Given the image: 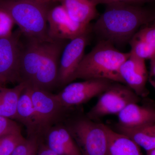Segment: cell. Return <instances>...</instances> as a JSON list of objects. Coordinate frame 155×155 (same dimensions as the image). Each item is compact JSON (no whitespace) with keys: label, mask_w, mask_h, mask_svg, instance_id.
<instances>
[{"label":"cell","mask_w":155,"mask_h":155,"mask_svg":"<svg viewBox=\"0 0 155 155\" xmlns=\"http://www.w3.org/2000/svg\"><path fill=\"white\" fill-rule=\"evenodd\" d=\"M155 15L135 4L119 2L106 5L95 23L94 30L102 40L115 46L129 43L140 27L153 22Z\"/></svg>","instance_id":"6da1fadb"},{"label":"cell","mask_w":155,"mask_h":155,"mask_svg":"<svg viewBox=\"0 0 155 155\" xmlns=\"http://www.w3.org/2000/svg\"><path fill=\"white\" fill-rule=\"evenodd\" d=\"M130 55V52L120 51L110 42L101 40L84 57L74 80L77 78L84 80L105 79L124 84L120 69Z\"/></svg>","instance_id":"7a4b0ae2"},{"label":"cell","mask_w":155,"mask_h":155,"mask_svg":"<svg viewBox=\"0 0 155 155\" xmlns=\"http://www.w3.org/2000/svg\"><path fill=\"white\" fill-rule=\"evenodd\" d=\"M51 5L37 0H0V8L11 15L22 36L42 41L52 40L48 35Z\"/></svg>","instance_id":"3957f363"},{"label":"cell","mask_w":155,"mask_h":155,"mask_svg":"<svg viewBox=\"0 0 155 155\" xmlns=\"http://www.w3.org/2000/svg\"><path fill=\"white\" fill-rule=\"evenodd\" d=\"M64 123L82 155H108L106 125L97 123L86 116L69 117Z\"/></svg>","instance_id":"277c9868"},{"label":"cell","mask_w":155,"mask_h":155,"mask_svg":"<svg viewBox=\"0 0 155 155\" xmlns=\"http://www.w3.org/2000/svg\"><path fill=\"white\" fill-rule=\"evenodd\" d=\"M31 85V99L37 127V136L41 140L45 132L50 127L64 123L69 118L70 110L61 104L56 94Z\"/></svg>","instance_id":"5b68a950"},{"label":"cell","mask_w":155,"mask_h":155,"mask_svg":"<svg viewBox=\"0 0 155 155\" xmlns=\"http://www.w3.org/2000/svg\"><path fill=\"white\" fill-rule=\"evenodd\" d=\"M99 96L86 114L87 118L94 121L108 115H117L128 105L140 101L139 97L128 87L117 82H113Z\"/></svg>","instance_id":"8992f818"},{"label":"cell","mask_w":155,"mask_h":155,"mask_svg":"<svg viewBox=\"0 0 155 155\" xmlns=\"http://www.w3.org/2000/svg\"><path fill=\"white\" fill-rule=\"evenodd\" d=\"M66 45L65 40L44 42L38 71L31 85L50 91L58 85L60 59Z\"/></svg>","instance_id":"52a82bcc"},{"label":"cell","mask_w":155,"mask_h":155,"mask_svg":"<svg viewBox=\"0 0 155 155\" xmlns=\"http://www.w3.org/2000/svg\"><path fill=\"white\" fill-rule=\"evenodd\" d=\"M105 79H91L80 82H71L65 86L56 97L68 110L87 102L99 96L113 83Z\"/></svg>","instance_id":"ba28073f"},{"label":"cell","mask_w":155,"mask_h":155,"mask_svg":"<svg viewBox=\"0 0 155 155\" xmlns=\"http://www.w3.org/2000/svg\"><path fill=\"white\" fill-rule=\"evenodd\" d=\"M22 35L18 29L10 36L0 38V78L5 83L22 82L19 66Z\"/></svg>","instance_id":"9c48e42d"},{"label":"cell","mask_w":155,"mask_h":155,"mask_svg":"<svg viewBox=\"0 0 155 155\" xmlns=\"http://www.w3.org/2000/svg\"><path fill=\"white\" fill-rule=\"evenodd\" d=\"M47 20L48 35L52 40L70 41L90 31L89 25L74 21L61 5L50 9Z\"/></svg>","instance_id":"30bf717a"},{"label":"cell","mask_w":155,"mask_h":155,"mask_svg":"<svg viewBox=\"0 0 155 155\" xmlns=\"http://www.w3.org/2000/svg\"><path fill=\"white\" fill-rule=\"evenodd\" d=\"M88 32L69 41L64 47L60 59L58 85L65 86L74 81L75 73L88 44Z\"/></svg>","instance_id":"8fae6325"},{"label":"cell","mask_w":155,"mask_h":155,"mask_svg":"<svg viewBox=\"0 0 155 155\" xmlns=\"http://www.w3.org/2000/svg\"><path fill=\"white\" fill-rule=\"evenodd\" d=\"M120 74L124 84L139 97H144L148 94L146 87L148 74L145 60L130 53L129 58L120 67Z\"/></svg>","instance_id":"7c38bea8"},{"label":"cell","mask_w":155,"mask_h":155,"mask_svg":"<svg viewBox=\"0 0 155 155\" xmlns=\"http://www.w3.org/2000/svg\"><path fill=\"white\" fill-rule=\"evenodd\" d=\"M24 37L25 41H21L19 60L20 76L22 82L32 85L38 71L43 45L45 41Z\"/></svg>","instance_id":"4fadbf2b"},{"label":"cell","mask_w":155,"mask_h":155,"mask_svg":"<svg viewBox=\"0 0 155 155\" xmlns=\"http://www.w3.org/2000/svg\"><path fill=\"white\" fill-rule=\"evenodd\" d=\"M41 140L58 155H82L64 123L50 127L45 132Z\"/></svg>","instance_id":"5bb4252c"},{"label":"cell","mask_w":155,"mask_h":155,"mask_svg":"<svg viewBox=\"0 0 155 155\" xmlns=\"http://www.w3.org/2000/svg\"><path fill=\"white\" fill-rule=\"evenodd\" d=\"M117 116L118 125L124 127H138L155 123V109L140 106L137 103L126 106Z\"/></svg>","instance_id":"9a60e30c"},{"label":"cell","mask_w":155,"mask_h":155,"mask_svg":"<svg viewBox=\"0 0 155 155\" xmlns=\"http://www.w3.org/2000/svg\"><path fill=\"white\" fill-rule=\"evenodd\" d=\"M140 28L129 42L130 53L145 61L155 55V22Z\"/></svg>","instance_id":"2e32d148"},{"label":"cell","mask_w":155,"mask_h":155,"mask_svg":"<svg viewBox=\"0 0 155 155\" xmlns=\"http://www.w3.org/2000/svg\"><path fill=\"white\" fill-rule=\"evenodd\" d=\"M31 93V85L28 83L19 97L16 119L26 128L27 137H38L36 118Z\"/></svg>","instance_id":"e0dca14e"},{"label":"cell","mask_w":155,"mask_h":155,"mask_svg":"<svg viewBox=\"0 0 155 155\" xmlns=\"http://www.w3.org/2000/svg\"><path fill=\"white\" fill-rule=\"evenodd\" d=\"M61 3L70 17L80 24L89 25L97 16L93 0H61Z\"/></svg>","instance_id":"ac0fdd59"},{"label":"cell","mask_w":155,"mask_h":155,"mask_svg":"<svg viewBox=\"0 0 155 155\" xmlns=\"http://www.w3.org/2000/svg\"><path fill=\"white\" fill-rule=\"evenodd\" d=\"M117 132L129 137L146 151L155 149V123L133 127L116 125Z\"/></svg>","instance_id":"d6986e66"},{"label":"cell","mask_w":155,"mask_h":155,"mask_svg":"<svg viewBox=\"0 0 155 155\" xmlns=\"http://www.w3.org/2000/svg\"><path fill=\"white\" fill-rule=\"evenodd\" d=\"M27 84L23 81L13 88L0 89V116L16 120L19 98Z\"/></svg>","instance_id":"ffe728a7"},{"label":"cell","mask_w":155,"mask_h":155,"mask_svg":"<svg viewBox=\"0 0 155 155\" xmlns=\"http://www.w3.org/2000/svg\"><path fill=\"white\" fill-rule=\"evenodd\" d=\"M108 137V155H142L140 147L129 137L106 125Z\"/></svg>","instance_id":"44dd1931"},{"label":"cell","mask_w":155,"mask_h":155,"mask_svg":"<svg viewBox=\"0 0 155 155\" xmlns=\"http://www.w3.org/2000/svg\"><path fill=\"white\" fill-rule=\"evenodd\" d=\"M40 141L41 140L37 136L25 138L11 155H37Z\"/></svg>","instance_id":"7402d4cb"},{"label":"cell","mask_w":155,"mask_h":155,"mask_svg":"<svg viewBox=\"0 0 155 155\" xmlns=\"http://www.w3.org/2000/svg\"><path fill=\"white\" fill-rule=\"evenodd\" d=\"M22 133L13 134L0 138V155H11L24 139Z\"/></svg>","instance_id":"603a6c76"},{"label":"cell","mask_w":155,"mask_h":155,"mask_svg":"<svg viewBox=\"0 0 155 155\" xmlns=\"http://www.w3.org/2000/svg\"><path fill=\"white\" fill-rule=\"evenodd\" d=\"M15 25L11 15L6 11L0 8V38L10 36Z\"/></svg>","instance_id":"cb8c5ba5"},{"label":"cell","mask_w":155,"mask_h":155,"mask_svg":"<svg viewBox=\"0 0 155 155\" xmlns=\"http://www.w3.org/2000/svg\"><path fill=\"white\" fill-rule=\"evenodd\" d=\"M21 133L19 125L14 120L0 116V138L13 134Z\"/></svg>","instance_id":"d4e9b609"},{"label":"cell","mask_w":155,"mask_h":155,"mask_svg":"<svg viewBox=\"0 0 155 155\" xmlns=\"http://www.w3.org/2000/svg\"><path fill=\"white\" fill-rule=\"evenodd\" d=\"M37 155H58L50 149L41 140L40 143Z\"/></svg>","instance_id":"484cf974"},{"label":"cell","mask_w":155,"mask_h":155,"mask_svg":"<svg viewBox=\"0 0 155 155\" xmlns=\"http://www.w3.org/2000/svg\"><path fill=\"white\" fill-rule=\"evenodd\" d=\"M150 66L149 80L155 89V55L150 59Z\"/></svg>","instance_id":"4316f807"},{"label":"cell","mask_w":155,"mask_h":155,"mask_svg":"<svg viewBox=\"0 0 155 155\" xmlns=\"http://www.w3.org/2000/svg\"><path fill=\"white\" fill-rule=\"evenodd\" d=\"M130 0H93L94 3L96 6L99 5H108L111 3L119 2H128Z\"/></svg>","instance_id":"83f0119b"},{"label":"cell","mask_w":155,"mask_h":155,"mask_svg":"<svg viewBox=\"0 0 155 155\" xmlns=\"http://www.w3.org/2000/svg\"><path fill=\"white\" fill-rule=\"evenodd\" d=\"M149 2H155V0H130L127 3L137 5L140 3Z\"/></svg>","instance_id":"f1b7e54d"},{"label":"cell","mask_w":155,"mask_h":155,"mask_svg":"<svg viewBox=\"0 0 155 155\" xmlns=\"http://www.w3.org/2000/svg\"><path fill=\"white\" fill-rule=\"evenodd\" d=\"M40 1L42 2L47 3V4H51L52 3L55 2H61V0H37Z\"/></svg>","instance_id":"f546056e"},{"label":"cell","mask_w":155,"mask_h":155,"mask_svg":"<svg viewBox=\"0 0 155 155\" xmlns=\"http://www.w3.org/2000/svg\"><path fill=\"white\" fill-rule=\"evenodd\" d=\"M146 155H155V149L147 151Z\"/></svg>","instance_id":"4dcf8cb0"},{"label":"cell","mask_w":155,"mask_h":155,"mask_svg":"<svg viewBox=\"0 0 155 155\" xmlns=\"http://www.w3.org/2000/svg\"><path fill=\"white\" fill-rule=\"evenodd\" d=\"M5 84L4 81L0 78V89L2 87H4V85H5Z\"/></svg>","instance_id":"1f68e13d"},{"label":"cell","mask_w":155,"mask_h":155,"mask_svg":"<svg viewBox=\"0 0 155 155\" xmlns=\"http://www.w3.org/2000/svg\"><path fill=\"white\" fill-rule=\"evenodd\" d=\"M153 22H155V18L154 20H153Z\"/></svg>","instance_id":"d6a6232c"}]
</instances>
